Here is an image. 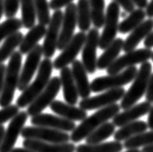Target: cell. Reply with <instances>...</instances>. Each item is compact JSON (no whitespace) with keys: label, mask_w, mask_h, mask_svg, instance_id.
I'll use <instances>...</instances> for the list:
<instances>
[{"label":"cell","mask_w":153,"mask_h":152,"mask_svg":"<svg viewBox=\"0 0 153 152\" xmlns=\"http://www.w3.org/2000/svg\"><path fill=\"white\" fill-rule=\"evenodd\" d=\"M6 66L4 64L0 65V95L3 90V85H4V78H5V73H6Z\"/></svg>","instance_id":"42"},{"label":"cell","mask_w":153,"mask_h":152,"mask_svg":"<svg viewBox=\"0 0 153 152\" xmlns=\"http://www.w3.org/2000/svg\"><path fill=\"white\" fill-rule=\"evenodd\" d=\"M92 23L94 28L100 29L104 27L106 13H105V0H89Z\"/></svg>","instance_id":"34"},{"label":"cell","mask_w":153,"mask_h":152,"mask_svg":"<svg viewBox=\"0 0 153 152\" xmlns=\"http://www.w3.org/2000/svg\"><path fill=\"white\" fill-rule=\"evenodd\" d=\"M120 15H121V17H123V18H125V17H126V13H121ZM126 18H127V17H126Z\"/></svg>","instance_id":"52"},{"label":"cell","mask_w":153,"mask_h":152,"mask_svg":"<svg viewBox=\"0 0 153 152\" xmlns=\"http://www.w3.org/2000/svg\"><path fill=\"white\" fill-rule=\"evenodd\" d=\"M153 31V19H146L142 24L139 25L136 29L133 30L130 35L124 41L123 50L124 53H130V51L135 50L138 45L149 35Z\"/></svg>","instance_id":"20"},{"label":"cell","mask_w":153,"mask_h":152,"mask_svg":"<svg viewBox=\"0 0 153 152\" xmlns=\"http://www.w3.org/2000/svg\"><path fill=\"white\" fill-rule=\"evenodd\" d=\"M147 126L150 130H153V105L150 108V110L148 113V117H147Z\"/></svg>","instance_id":"45"},{"label":"cell","mask_w":153,"mask_h":152,"mask_svg":"<svg viewBox=\"0 0 153 152\" xmlns=\"http://www.w3.org/2000/svg\"><path fill=\"white\" fill-rule=\"evenodd\" d=\"M114 2H116L120 7H122L125 10L126 13L131 14L132 12H134L135 9V4L133 2V0H114Z\"/></svg>","instance_id":"39"},{"label":"cell","mask_w":153,"mask_h":152,"mask_svg":"<svg viewBox=\"0 0 153 152\" xmlns=\"http://www.w3.org/2000/svg\"><path fill=\"white\" fill-rule=\"evenodd\" d=\"M120 6L116 2H111L106 11V19L102 34L100 35L99 47L106 50L116 39L119 27Z\"/></svg>","instance_id":"6"},{"label":"cell","mask_w":153,"mask_h":152,"mask_svg":"<svg viewBox=\"0 0 153 152\" xmlns=\"http://www.w3.org/2000/svg\"><path fill=\"white\" fill-rule=\"evenodd\" d=\"M146 16L149 19H152L153 18V0L148 3V5L146 7Z\"/></svg>","instance_id":"46"},{"label":"cell","mask_w":153,"mask_h":152,"mask_svg":"<svg viewBox=\"0 0 153 152\" xmlns=\"http://www.w3.org/2000/svg\"><path fill=\"white\" fill-rule=\"evenodd\" d=\"M23 37H25L21 31H19L11 35L4 41L3 45L0 47V65L3 64L6 59L11 57L12 54L15 53V50L21 46Z\"/></svg>","instance_id":"29"},{"label":"cell","mask_w":153,"mask_h":152,"mask_svg":"<svg viewBox=\"0 0 153 152\" xmlns=\"http://www.w3.org/2000/svg\"><path fill=\"white\" fill-rule=\"evenodd\" d=\"M5 128H4L3 125H0V146L2 145V142H3V138H4V135H5Z\"/></svg>","instance_id":"48"},{"label":"cell","mask_w":153,"mask_h":152,"mask_svg":"<svg viewBox=\"0 0 153 152\" xmlns=\"http://www.w3.org/2000/svg\"><path fill=\"white\" fill-rule=\"evenodd\" d=\"M125 152H142V151L139 150V149H130V150H127Z\"/></svg>","instance_id":"51"},{"label":"cell","mask_w":153,"mask_h":152,"mask_svg":"<svg viewBox=\"0 0 153 152\" xmlns=\"http://www.w3.org/2000/svg\"><path fill=\"white\" fill-rule=\"evenodd\" d=\"M124 148L120 142H108L98 145H79L76 148V152H121Z\"/></svg>","instance_id":"30"},{"label":"cell","mask_w":153,"mask_h":152,"mask_svg":"<svg viewBox=\"0 0 153 152\" xmlns=\"http://www.w3.org/2000/svg\"><path fill=\"white\" fill-rule=\"evenodd\" d=\"M126 91L123 87L119 88L111 89L108 91H105L104 93L94 96V97H89L86 99H82L79 103V108L84 110H92L97 109H103L108 106H111L119 100H122V98L125 95Z\"/></svg>","instance_id":"11"},{"label":"cell","mask_w":153,"mask_h":152,"mask_svg":"<svg viewBox=\"0 0 153 152\" xmlns=\"http://www.w3.org/2000/svg\"><path fill=\"white\" fill-rule=\"evenodd\" d=\"M140 151H142V152H153V145L143 147V148Z\"/></svg>","instance_id":"50"},{"label":"cell","mask_w":153,"mask_h":152,"mask_svg":"<svg viewBox=\"0 0 153 152\" xmlns=\"http://www.w3.org/2000/svg\"><path fill=\"white\" fill-rule=\"evenodd\" d=\"M34 3L39 24H42L44 26L49 25L51 19L50 13V2L48 0H34Z\"/></svg>","instance_id":"36"},{"label":"cell","mask_w":153,"mask_h":152,"mask_svg":"<svg viewBox=\"0 0 153 152\" xmlns=\"http://www.w3.org/2000/svg\"><path fill=\"white\" fill-rule=\"evenodd\" d=\"M25 148L35 152H75L76 147L74 143H51L36 139H25L22 142Z\"/></svg>","instance_id":"21"},{"label":"cell","mask_w":153,"mask_h":152,"mask_svg":"<svg viewBox=\"0 0 153 152\" xmlns=\"http://www.w3.org/2000/svg\"><path fill=\"white\" fill-rule=\"evenodd\" d=\"M135 6H137L139 9H146V7L148 5L147 0H133Z\"/></svg>","instance_id":"44"},{"label":"cell","mask_w":153,"mask_h":152,"mask_svg":"<svg viewBox=\"0 0 153 152\" xmlns=\"http://www.w3.org/2000/svg\"><path fill=\"white\" fill-rule=\"evenodd\" d=\"M146 17V11L143 9H136L126 19H124L119 23L118 32L121 34H126L129 33V32H132L146 21L144 19Z\"/></svg>","instance_id":"27"},{"label":"cell","mask_w":153,"mask_h":152,"mask_svg":"<svg viewBox=\"0 0 153 152\" xmlns=\"http://www.w3.org/2000/svg\"><path fill=\"white\" fill-rule=\"evenodd\" d=\"M151 104L148 102H142L140 104L129 108L127 110H124L122 113H119L112 118V123L117 127H122L128 123L137 121V119L149 113Z\"/></svg>","instance_id":"18"},{"label":"cell","mask_w":153,"mask_h":152,"mask_svg":"<svg viewBox=\"0 0 153 152\" xmlns=\"http://www.w3.org/2000/svg\"><path fill=\"white\" fill-rule=\"evenodd\" d=\"M22 54L19 51H15L10 57L9 63L7 65L3 90L0 95V107H2V109L12 105L16 89L19 86L22 72Z\"/></svg>","instance_id":"3"},{"label":"cell","mask_w":153,"mask_h":152,"mask_svg":"<svg viewBox=\"0 0 153 152\" xmlns=\"http://www.w3.org/2000/svg\"><path fill=\"white\" fill-rule=\"evenodd\" d=\"M47 33L46 26L42 24L35 25L33 28L29 29L27 34L23 37V40L19 46V53L22 54H28L34 47L38 45V42L43 37H45Z\"/></svg>","instance_id":"25"},{"label":"cell","mask_w":153,"mask_h":152,"mask_svg":"<svg viewBox=\"0 0 153 152\" xmlns=\"http://www.w3.org/2000/svg\"><path fill=\"white\" fill-rule=\"evenodd\" d=\"M50 108L58 116L68 119L70 121H83L87 117L86 110L59 101V100H54Z\"/></svg>","instance_id":"19"},{"label":"cell","mask_w":153,"mask_h":152,"mask_svg":"<svg viewBox=\"0 0 153 152\" xmlns=\"http://www.w3.org/2000/svg\"><path fill=\"white\" fill-rule=\"evenodd\" d=\"M124 41L121 38H116L110 46H108L101 56L97 60V69L107 70L116 59L118 58L120 51L123 50Z\"/></svg>","instance_id":"24"},{"label":"cell","mask_w":153,"mask_h":152,"mask_svg":"<svg viewBox=\"0 0 153 152\" xmlns=\"http://www.w3.org/2000/svg\"><path fill=\"white\" fill-rule=\"evenodd\" d=\"M74 0H51L50 7L51 10L58 11L61 9L62 7H66L69 4L73 3Z\"/></svg>","instance_id":"40"},{"label":"cell","mask_w":153,"mask_h":152,"mask_svg":"<svg viewBox=\"0 0 153 152\" xmlns=\"http://www.w3.org/2000/svg\"><path fill=\"white\" fill-rule=\"evenodd\" d=\"M153 145V130L143 132L142 134H139L135 137L130 138L127 141L124 142L123 146L127 150L130 149H139L140 147H146Z\"/></svg>","instance_id":"33"},{"label":"cell","mask_w":153,"mask_h":152,"mask_svg":"<svg viewBox=\"0 0 153 152\" xmlns=\"http://www.w3.org/2000/svg\"><path fill=\"white\" fill-rule=\"evenodd\" d=\"M146 102L150 104L153 103V74L151 75L149 82H148L147 89L146 92Z\"/></svg>","instance_id":"41"},{"label":"cell","mask_w":153,"mask_h":152,"mask_svg":"<svg viewBox=\"0 0 153 152\" xmlns=\"http://www.w3.org/2000/svg\"><path fill=\"white\" fill-rule=\"evenodd\" d=\"M152 75V65L150 62H144L140 65L136 78L133 81L132 85L130 86L124 97L121 100L120 108L123 110H127L129 108L136 105V103L146 94L148 82Z\"/></svg>","instance_id":"4"},{"label":"cell","mask_w":153,"mask_h":152,"mask_svg":"<svg viewBox=\"0 0 153 152\" xmlns=\"http://www.w3.org/2000/svg\"><path fill=\"white\" fill-rule=\"evenodd\" d=\"M61 88V82L58 77L51 78L49 85H47L41 94H40L35 101L27 107V113L30 116H35L42 113V111L50 107L54 101L56 96L58 95Z\"/></svg>","instance_id":"9"},{"label":"cell","mask_w":153,"mask_h":152,"mask_svg":"<svg viewBox=\"0 0 153 152\" xmlns=\"http://www.w3.org/2000/svg\"><path fill=\"white\" fill-rule=\"evenodd\" d=\"M86 41V34L84 32H79L74 35L71 42L65 47L57 57L53 61V68L56 70H62L72 64L78 56L80 50H82L84 43Z\"/></svg>","instance_id":"12"},{"label":"cell","mask_w":153,"mask_h":152,"mask_svg":"<svg viewBox=\"0 0 153 152\" xmlns=\"http://www.w3.org/2000/svg\"><path fill=\"white\" fill-rule=\"evenodd\" d=\"M64 13L61 10L54 11L51 16V19L47 28V33L43 44V55L46 58H51L54 55L55 50H57V44L59 40L60 30H61L62 21Z\"/></svg>","instance_id":"10"},{"label":"cell","mask_w":153,"mask_h":152,"mask_svg":"<svg viewBox=\"0 0 153 152\" xmlns=\"http://www.w3.org/2000/svg\"><path fill=\"white\" fill-rule=\"evenodd\" d=\"M138 73L137 67H130L128 69L115 75H108L106 77H98L91 82L92 92H101L105 90H111L122 87L134 81Z\"/></svg>","instance_id":"5"},{"label":"cell","mask_w":153,"mask_h":152,"mask_svg":"<svg viewBox=\"0 0 153 152\" xmlns=\"http://www.w3.org/2000/svg\"><path fill=\"white\" fill-rule=\"evenodd\" d=\"M22 7V25L26 29H31L35 26L37 19L34 0H21Z\"/></svg>","instance_id":"32"},{"label":"cell","mask_w":153,"mask_h":152,"mask_svg":"<svg viewBox=\"0 0 153 152\" xmlns=\"http://www.w3.org/2000/svg\"><path fill=\"white\" fill-rule=\"evenodd\" d=\"M115 133V125L112 122H106L96 129L93 133H91L85 139V142L87 145H98L102 143L105 139L110 138L111 136Z\"/></svg>","instance_id":"31"},{"label":"cell","mask_w":153,"mask_h":152,"mask_svg":"<svg viewBox=\"0 0 153 152\" xmlns=\"http://www.w3.org/2000/svg\"><path fill=\"white\" fill-rule=\"evenodd\" d=\"M151 59H152V61H153V53H152V57H151Z\"/></svg>","instance_id":"53"},{"label":"cell","mask_w":153,"mask_h":152,"mask_svg":"<svg viewBox=\"0 0 153 152\" xmlns=\"http://www.w3.org/2000/svg\"><path fill=\"white\" fill-rule=\"evenodd\" d=\"M19 4L21 0H4V15L7 19L15 18Z\"/></svg>","instance_id":"38"},{"label":"cell","mask_w":153,"mask_h":152,"mask_svg":"<svg viewBox=\"0 0 153 152\" xmlns=\"http://www.w3.org/2000/svg\"><path fill=\"white\" fill-rule=\"evenodd\" d=\"M60 82H61V87L63 90V97L65 99L67 104L75 106L79 101V91L76 88V82L74 81L72 69L66 67L60 70Z\"/></svg>","instance_id":"22"},{"label":"cell","mask_w":153,"mask_h":152,"mask_svg":"<svg viewBox=\"0 0 153 152\" xmlns=\"http://www.w3.org/2000/svg\"><path fill=\"white\" fill-rule=\"evenodd\" d=\"M43 55V47L41 45H37L29 53L27 54L26 60L23 65L21 77H19V82L18 89L19 91H25L30 85V82L35 72L39 69L41 64V58Z\"/></svg>","instance_id":"14"},{"label":"cell","mask_w":153,"mask_h":152,"mask_svg":"<svg viewBox=\"0 0 153 152\" xmlns=\"http://www.w3.org/2000/svg\"><path fill=\"white\" fill-rule=\"evenodd\" d=\"M12 152H35V151H32L30 149H27V148H25V147H16Z\"/></svg>","instance_id":"47"},{"label":"cell","mask_w":153,"mask_h":152,"mask_svg":"<svg viewBox=\"0 0 153 152\" xmlns=\"http://www.w3.org/2000/svg\"><path fill=\"white\" fill-rule=\"evenodd\" d=\"M153 51L151 49H139L119 56L116 60L107 69L108 75H115L120 72L134 67L137 64H143L147 62L152 57Z\"/></svg>","instance_id":"7"},{"label":"cell","mask_w":153,"mask_h":152,"mask_svg":"<svg viewBox=\"0 0 153 152\" xmlns=\"http://www.w3.org/2000/svg\"><path fill=\"white\" fill-rule=\"evenodd\" d=\"M72 73H73L74 81L76 82L79 95L82 99L89 98L91 90V83L88 81L87 72L83 64L79 60H75L72 63Z\"/></svg>","instance_id":"23"},{"label":"cell","mask_w":153,"mask_h":152,"mask_svg":"<svg viewBox=\"0 0 153 152\" xmlns=\"http://www.w3.org/2000/svg\"><path fill=\"white\" fill-rule=\"evenodd\" d=\"M22 137L25 139H36L51 143H66L71 139L70 135L66 132L38 126L25 127L22 132Z\"/></svg>","instance_id":"8"},{"label":"cell","mask_w":153,"mask_h":152,"mask_svg":"<svg viewBox=\"0 0 153 152\" xmlns=\"http://www.w3.org/2000/svg\"><path fill=\"white\" fill-rule=\"evenodd\" d=\"M53 69V62L50 58H45L42 60L38 69V74L34 82L30 83L27 88L22 92V94L17 99V105L19 109L26 108L35 101V99L45 90L47 85L51 79V76Z\"/></svg>","instance_id":"2"},{"label":"cell","mask_w":153,"mask_h":152,"mask_svg":"<svg viewBox=\"0 0 153 152\" xmlns=\"http://www.w3.org/2000/svg\"><path fill=\"white\" fill-rule=\"evenodd\" d=\"M22 27H23L22 19L17 18L7 19L4 22L0 23V42L19 32Z\"/></svg>","instance_id":"35"},{"label":"cell","mask_w":153,"mask_h":152,"mask_svg":"<svg viewBox=\"0 0 153 152\" xmlns=\"http://www.w3.org/2000/svg\"><path fill=\"white\" fill-rule=\"evenodd\" d=\"M78 25V16H76V5L74 3L69 4L65 8L64 17L62 21L61 30H60L57 50H63L65 47L71 42L74 37L76 26Z\"/></svg>","instance_id":"16"},{"label":"cell","mask_w":153,"mask_h":152,"mask_svg":"<svg viewBox=\"0 0 153 152\" xmlns=\"http://www.w3.org/2000/svg\"><path fill=\"white\" fill-rule=\"evenodd\" d=\"M120 109H121L120 105L114 104L111 106L97 110L90 116H87L83 121L80 122L79 126L76 127V129L70 135L72 142H79L82 139H86L104 123L108 122L111 118H114L116 114H118Z\"/></svg>","instance_id":"1"},{"label":"cell","mask_w":153,"mask_h":152,"mask_svg":"<svg viewBox=\"0 0 153 152\" xmlns=\"http://www.w3.org/2000/svg\"><path fill=\"white\" fill-rule=\"evenodd\" d=\"M30 122L34 126L46 127L51 129L62 131V132H73L76 129V123L68 119L60 117L58 115H53L50 113H40L38 115L31 117Z\"/></svg>","instance_id":"17"},{"label":"cell","mask_w":153,"mask_h":152,"mask_svg":"<svg viewBox=\"0 0 153 152\" xmlns=\"http://www.w3.org/2000/svg\"><path fill=\"white\" fill-rule=\"evenodd\" d=\"M76 16H78V26L79 30L82 32L89 31L92 24L89 0H79L76 4Z\"/></svg>","instance_id":"28"},{"label":"cell","mask_w":153,"mask_h":152,"mask_svg":"<svg viewBox=\"0 0 153 152\" xmlns=\"http://www.w3.org/2000/svg\"><path fill=\"white\" fill-rule=\"evenodd\" d=\"M4 14V0H0V19Z\"/></svg>","instance_id":"49"},{"label":"cell","mask_w":153,"mask_h":152,"mask_svg":"<svg viewBox=\"0 0 153 152\" xmlns=\"http://www.w3.org/2000/svg\"><path fill=\"white\" fill-rule=\"evenodd\" d=\"M147 123L143 120H137L134 122L128 123L126 125L120 127V129L114 133V137L116 142H125L130 138L142 134L147 130Z\"/></svg>","instance_id":"26"},{"label":"cell","mask_w":153,"mask_h":152,"mask_svg":"<svg viewBox=\"0 0 153 152\" xmlns=\"http://www.w3.org/2000/svg\"><path fill=\"white\" fill-rule=\"evenodd\" d=\"M27 118V111H19V113L12 119L5 131L2 145L0 146V152H12L15 148V145L18 141L19 136L22 135Z\"/></svg>","instance_id":"15"},{"label":"cell","mask_w":153,"mask_h":152,"mask_svg":"<svg viewBox=\"0 0 153 152\" xmlns=\"http://www.w3.org/2000/svg\"><path fill=\"white\" fill-rule=\"evenodd\" d=\"M100 32L92 28L86 34V41L82 47V64L88 74H94L97 70V49L99 47Z\"/></svg>","instance_id":"13"},{"label":"cell","mask_w":153,"mask_h":152,"mask_svg":"<svg viewBox=\"0 0 153 152\" xmlns=\"http://www.w3.org/2000/svg\"><path fill=\"white\" fill-rule=\"evenodd\" d=\"M143 45L146 49H151V47H153V31L146 38V40H144V42H143Z\"/></svg>","instance_id":"43"},{"label":"cell","mask_w":153,"mask_h":152,"mask_svg":"<svg viewBox=\"0 0 153 152\" xmlns=\"http://www.w3.org/2000/svg\"><path fill=\"white\" fill-rule=\"evenodd\" d=\"M19 113V108L17 105H11L0 110V125H3L9 120H12Z\"/></svg>","instance_id":"37"}]
</instances>
